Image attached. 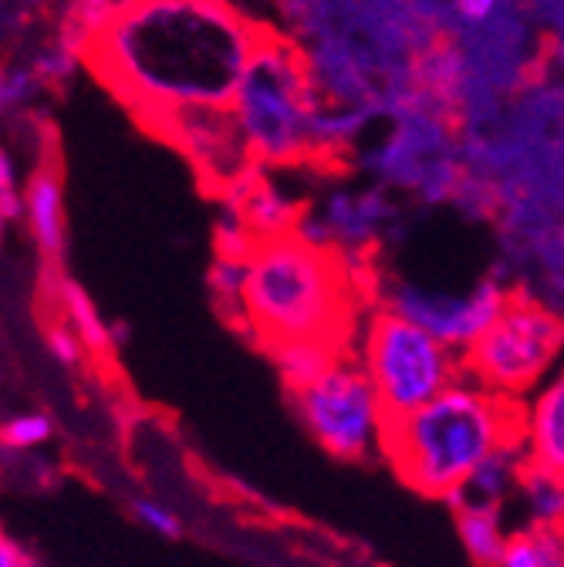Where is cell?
<instances>
[{
	"label": "cell",
	"instance_id": "obj_1",
	"mask_svg": "<svg viewBox=\"0 0 564 567\" xmlns=\"http://www.w3.org/2000/svg\"><path fill=\"white\" fill-rule=\"evenodd\" d=\"M264 34L230 0H125L85 58L153 125L183 109H230Z\"/></svg>",
	"mask_w": 564,
	"mask_h": 567
},
{
	"label": "cell",
	"instance_id": "obj_2",
	"mask_svg": "<svg viewBox=\"0 0 564 567\" xmlns=\"http://www.w3.org/2000/svg\"><path fill=\"white\" fill-rule=\"evenodd\" d=\"M521 402L463 375L430 405L389 422L382 456L422 496L453 501L493 453L521 443Z\"/></svg>",
	"mask_w": 564,
	"mask_h": 567
},
{
	"label": "cell",
	"instance_id": "obj_3",
	"mask_svg": "<svg viewBox=\"0 0 564 567\" xmlns=\"http://www.w3.org/2000/svg\"><path fill=\"white\" fill-rule=\"evenodd\" d=\"M348 277L335 250L301 234L260 237L247 257L244 321L264 348L318 338L345 348Z\"/></svg>",
	"mask_w": 564,
	"mask_h": 567
},
{
	"label": "cell",
	"instance_id": "obj_4",
	"mask_svg": "<svg viewBox=\"0 0 564 567\" xmlns=\"http://www.w3.org/2000/svg\"><path fill=\"white\" fill-rule=\"evenodd\" d=\"M321 89L298 48L277 34H264L244 82L234 95V115L254 163L288 166L315 156V112Z\"/></svg>",
	"mask_w": 564,
	"mask_h": 567
},
{
	"label": "cell",
	"instance_id": "obj_5",
	"mask_svg": "<svg viewBox=\"0 0 564 567\" xmlns=\"http://www.w3.org/2000/svg\"><path fill=\"white\" fill-rule=\"evenodd\" d=\"M561 365L564 315L531 291H514L504 315L470 351H463L466 375L514 402L531 399Z\"/></svg>",
	"mask_w": 564,
	"mask_h": 567
},
{
	"label": "cell",
	"instance_id": "obj_6",
	"mask_svg": "<svg viewBox=\"0 0 564 567\" xmlns=\"http://www.w3.org/2000/svg\"><path fill=\"white\" fill-rule=\"evenodd\" d=\"M359 362L369 372L389 419H402L430 405L466 375L460 351L389 308L376 311L366 324Z\"/></svg>",
	"mask_w": 564,
	"mask_h": 567
},
{
	"label": "cell",
	"instance_id": "obj_7",
	"mask_svg": "<svg viewBox=\"0 0 564 567\" xmlns=\"http://www.w3.org/2000/svg\"><path fill=\"white\" fill-rule=\"evenodd\" d=\"M291 409L311 440L345 463L382 456L389 412L362 369V362L338 359L321 379L291 392Z\"/></svg>",
	"mask_w": 564,
	"mask_h": 567
},
{
	"label": "cell",
	"instance_id": "obj_8",
	"mask_svg": "<svg viewBox=\"0 0 564 567\" xmlns=\"http://www.w3.org/2000/svg\"><path fill=\"white\" fill-rule=\"evenodd\" d=\"M511 298L514 291L507 284L490 274L470 284L466 291H430L419 288V284H396L386 308L416 321L419 328H427L443 344L463 354L504 315Z\"/></svg>",
	"mask_w": 564,
	"mask_h": 567
},
{
	"label": "cell",
	"instance_id": "obj_9",
	"mask_svg": "<svg viewBox=\"0 0 564 567\" xmlns=\"http://www.w3.org/2000/svg\"><path fill=\"white\" fill-rule=\"evenodd\" d=\"M199 169L214 186H234L250 173V146L237 125L234 109H183L150 125Z\"/></svg>",
	"mask_w": 564,
	"mask_h": 567
},
{
	"label": "cell",
	"instance_id": "obj_10",
	"mask_svg": "<svg viewBox=\"0 0 564 567\" xmlns=\"http://www.w3.org/2000/svg\"><path fill=\"white\" fill-rule=\"evenodd\" d=\"M396 217L392 203L386 199L382 189H369V193H335L321 213H311V217L298 220V230L308 244H318L325 250H335L341 260L356 250H369L386 224Z\"/></svg>",
	"mask_w": 564,
	"mask_h": 567
},
{
	"label": "cell",
	"instance_id": "obj_11",
	"mask_svg": "<svg viewBox=\"0 0 564 567\" xmlns=\"http://www.w3.org/2000/svg\"><path fill=\"white\" fill-rule=\"evenodd\" d=\"M521 443L527 463L564 473V365L521 402Z\"/></svg>",
	"mask_w": 564,
	"mask_h": 567
},
{
	"label": "cell",
	"instance_id": "obj_12",
	"mask_svg": "<svg viewBox=\"0 0 564 567\" xmlns=\"http://www.w3.org/2000/svg\"><path fill=\"white\" fill-rule=\"evenodd\" d=\"M24 227L34 237L38 250L48 260H58L64 250V193H61V176L54 166L34 169V176L24 183Z\"/></svg>",
	"mask_w": 564,
	"mask_h": 567
},
{
	"label": "cell",
	"instance_id": "obj_13",
	"mask_svg": "<svg viewBox=\"0 0 564 567\" xmlns=\"http://www.w3.org/2000/svg\"><path fill=\"white\" fill-rule=\"evenodd\" d=\"M527 470V453L524 443H511L493 453L483 466L473 470V476L460 486L453 496V507H498L507 511V504L517 496L521 476Z\"/></svg>",
	"mask_w": 564,
	"mask_h": 567
},
{
	"label": "cell",
	"instance_id": "obj_14",
	"mask_svg": "<svg viewBox=\"0 0 564 567\" xmlns=\"http://www.w3.org/2000/svg\"><path fill=\"white\" fill-rule=\"evenodd\" d=\"M234 206L244 217V224L257 234V237H280V234H295L298 230V209L288 196H280L277 186H270L267 179H260L254 169L247 176H240L234 186Z\"/></svg>",
	"mask_w": 564,
	"mask_h": 567
},
{
	"label": "cell",
	"instance_id": "obj_15",
	"mask_svg": "<svg viewBox=\"0 0 564 567\" xmlns=\"http://www.w3.org/2000/svg\"><path fill=\"white\" fill-rule=\"evenodd\" d=\"M453 524L466 557L476 567H498L517 534L507 527V517L498 507H453Z\"/></svg>",
	"mask_w": 564,
	"mask_h": 567
},
{
	"label": "cell",
	"instance_id": "obj_16",
	"mask_svg": "<svg viewBox=\"0 0 564 567\" xmlns=\"http://www.w3.org/2000/svg\"><path fill=\"white\" fill-rule=\"evenodd\" d=\"M524 527H564V473L527 463L517 496Z\"/></svg>",
	"mask_w": 564,
	"mask_h": 567
},
{
	"label": "cell",
	"instance_id": "obj_17",
	"mask_svg": "<svg viewBox=\"0 0 564 567\" xmlns=\"http://www.w3.org/2000/svg\"><path fill=\"white\" fill-rule=\"evenodd\" d=\"M270 359L285 379V385L295 392L301 385H311L315 379H321L338 359H341V348L331 341H318V338H301V341H285V344H274L267 348Z\"/></svg>",
	"mask_w": 564,
	"mask_h": 567
},
{
	"label": "cell",
	"instance_id": "obj_18",
	"mask_svg": "<svg viewBox=\"0 0 564 567\" xmlns=\"http://www.w3.org/2000/svg\"><path fill=\"white\" fill-rule=\"evenodd\" d=\"M54 301L61 308V321H68V324L79 331V338L85 341L89 351L105 354V351L115 348V331L102 321L99 308L92 305V298L79 288L75 280L58 277V284H54Z\"/></svg>",
	"mask_w": 564,
	"mask_h": 567
},
{
	"label": "cell",
	"instance_id": "obj_19",
	"mask_svg": "<svg viewBox=\"0 0 564 567\" xmlns=\"http://www.w3.org/2000/svg\"><path fill=\"white\" fill-rule=\"evenodd\" d=\"M209 291L227 308L237 321H244V295H247V260L217 257L214 270H209Z\"/></svg>",
	"mask_w": 564,
	"mask_h": 567
},
{
	"label": "cell",
	"instance_id": "obj_20",
	"mask_svg": "<svg viewBox=\"0 0 564 567\" xmlns=\"http://www.w3.org/2000/svg\"><path fill=\"white\" fill-rule=\"evenodd\" d=\"M51 436H54V419H51L48 412H38V409L14 412V415L4 422V446L14 450V453L38 450V446H44Z\"/></svg>",
	"mask_w": 564,
	"mask_h": 567
},
{
	"label": "cell",
	"instance_id": "obj_21",
	"mask_svg": "<svg viewBox=\"0 0 564 567\" xmlns=\"http://www.w3.org/2000/svg\"><path fill=\"white\" fill-rule=\"evenodd\" d=\"M44 348L61 369H79L82 359H85V351H89L85 341L79 338V331L68 321H54V324L44 328Z\"/></svg>",
	"mask_w": 564,
	"mask_h": 567
},
{
	"label": "cell",
	"instance_id": "obj_22",
	"mask_svg": "<svg viewBox=\"0 0 564 567\" xmlns=\"http://www.w3.org/2000/svg\"><path fill=\"white\" fill-rule=\"evenodd\" d=\"M132 517L143 524L146 530L166 537V540H176L183 534V520L173 507H166L163 501H153V496H139L132 501Z\"/></svg>",
	"mask_w": 564,
	"mask_h": 567
},
{
	"label": "cell",
	"instance_id": "obj_23",
	"mask_svg": "<svg viewBox=\"0 0 564 567\" xmlns=\"http://www.w3.org/2000/svg\"><path fill=\"white\" fill-rule=\"evenodd\" d=\"M41 85H44V79L34 71V64H31V68H11V71H4V85H0V102H4L8 112H14L18 105L24 109V105L41 92Z\"/></svg>",
	"mask_w": 564,
	"mask_h": 567
},
{
	"label": "cell",
	"instance_id": "obj_24",
	"mask_svg": "<svg viewBox=\"0 0 564 567\" xmlns=\"http://www.w3.org/2000/svg\"><path fill=\"white\" fill-rule=\"evenodd\" d=\"M0 217H4V224H14L18 217H24V189H18L11 153L0 156Z\"/></svg>",
	"mask_w": 564,
	"mask_h": 567
},
{
	"label": "cell",
	"instance_id": "obj_25",
	"mask_svg": "<svg viewBox=\"0 0 564 567\" xmlns=\"http://www.w3.org/2000/svg\"><path fill=\"white\" fill-rule=\"evenodd\" d=\"M501 14V0H453V18L463 28H486Z\"/></svg>",
	"mask_w": 564,
	"mask_h": 567
},
{
	"label": "cell",
	"instance_id": "obj_26",
	"mask_svg": "<svg viewBox=\"0 0 564 567\" xmlns=\"http://www.w3.org/2000/svg\"><path fill=\"white\" fill-rule=\"evenodd\" d=\"M0 567H38V560L31 557V550L21 540L4 534L0 537Z\"/></svg>",
	"mask_w": 564,
	"mask_h": 567
},
{
	"label": "cell",
	"instance_id": "obj_27",
	"mask_svg": "<svg viewBox=\"0 0 564 567\" xmlns=\"http://www.w3.org/2000/svg\"><path fill=\"white\" fill-rule=\"evenodd\" d=\"M554 61H557V68H561V71H564V44H561V48H557V51H554Z\"/></svg>",
	"mask_w": 564,
	"mask_h": 567
},
{
	"label": "cell",
	"instance_id": "obj_28",
	"mask_svg": "<svg viewBox=\"0 0 564 567\" xmlns=\"http://www.w3.org/2000/svg\"><path fill=\"white\" fill-rule=\"evenodd\" d=\"M18 4H24V8H31V4H41V0H18Z\"/></svg>",
	"mask_w": 564,
	"mask_h": 567
}]
</instances>
